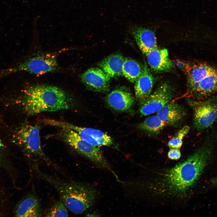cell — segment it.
<instances>
[{"mask_svg": "<svg viewBox=\"0 0 217 217\" xmlns=\"http://www.w3.org/2000/svg\"><path fill=\"white\" fill-rule=\"evenodd\" d=\"M217 139V132L211 133L203 145L186 160L168 171L165 181L169 190L183 193L194 185L211 160Z\"/></svg>", "mask_w": 217, "mask_h": 217, "instance_id": "cell-1", "label": "cell"}, {"mask_svg": "<svg viewBox=\"0 0 217 217\" xmlns=\"http://www.w3.org/2000/svg\"><path fill=\"white\" fill-rule=\"evenodd\" d=\"M19 102L28 115L70 109L74 106L72 98L64 90L46 84L35 85L26 88L22 92Z\"/></svg>", "mask_w": 217, "mask_h": 217, "instance_id": "cell-2", "label": "cell"}, {"mask_svg": "<svg viewBox=\"0 0 217 217\" xmlns=\"http://www.w3.org/2000/svg\"><path fill=\"white\" fill-rule=\"evenodd\" d=\"M35 169L40 177L55 188L61 200L72 212L83 213L94 204L96 193L91 186L79 182L61 181L43 173L36 166Z\"/></svg>", "mask_w": 217, "mask_h": 217, "instance_id": "cell-3", "label": "cell"}, {"mask_svg": "<svg viewBox=\"0 0 217 217\" xmlns=\"http://www.w3.org/2000/svg\"><path fill=\"white\" fill-rule=\"evenodd\" d=\"M57 55L55 53L36 54L14 67L5 71L1 75L18 71H25L38 75L53 72L58 69Z\"/></svg>", "mask_w": 217, "mask_h": 217, "instance_id": "cell-4", "label": "cell"}, {"mask_svg": "<svg viewBox=\"0 0 217 217\" xmlns=\"http://www.w3.org/2000/svg\"><path fill=\"white\" fill-rule=\"evenodd\" d=\"M61 128V137L68 145L99 167L111 170L108 163L98 147L86 141L72 130Z\"/></svg>", "mask_w": 217, "mask_h": 217, "instance_id": "cell-5", "label": "cell"}, {"mask_svg": "<svg viewBox=\"0 0 217 217\" xmlns=\"http://www.w3.org/2000/svg\"><path fill=\"white\" fill-rule=\"evenodd\" d=\"M14 138L16 143L28 156L46 159L41 147L39 128L37 125H22L16 130Z\"/></svg>", "mask_w": 217, "mask_h": 217, "instance_id": "cell-6", "label": "cell"}, {"mask_svg": "<svg viewBox=\"0 0 217 217\" xmlns=\"http://www.w3.org/2000/svg\"><path fill=\"white\" fill-rule=\"evenodd\" d=\"M193 111V124L198 131H203L217 121V97L202 100L188 101Z\"/></svg>", "mask_w": 217, "mask_h": 217, "instance_id": "cell-7", "label": "cell"}, {"mask_svg": "<svg viewBox=\"0 0 217 217\" xmlns=\"http://www.w3.org/2000/svg\"><path fill=\"white\" fill-rule=\"evenodd\" d=\"M43 121L46 124L72 130L77 132L83 139L94 146L97 147L110 146L113 144L111 137L99 130L79 127L70 123L54 119H46Z\"/></svg>", "mask_w": 217, "mask_h": 217, "instance_id": "cell-8", "label": "cell"}, {"mask_svg": "<svg viewBox=\"0 0 217 217\" xmlns=\"http://www.w3.org/2000/svg\"><path fill=\"white\" fill-rule=\"evenodd\" d=\"M173 96V91L170 85L167 83H162L152 94L140 101V114L146 116L157 112L170 102Z\"/></svg>", "mask_w": 217, "mask_h": 217, "instance_id": "cell-9", "label": "cell"}, {"mask_svg": "<svg viewBox=\"0 0 217 217\" xmlns=\"http://www.w3.org/2000/svg\"><path fill=\"white\" fill-rule=\"evenodd\" d=\"M81 78L84 84L92 90L104 92L109 90L110 77L101 69H89L82 74Z\"/></svg>", "mask_w": 217, "mask_h": 217, "instance_id": "cell-10", "label": "cell"}, {"mask_svg": "<svg viewBox=\"0 0 217 217\" xmlns=\"http://www.w3.org/2000/svg\"><path fill=\"white\" fill-rule=\"evenodd\" d=\"M130 31L140 49L144 55L157 48L155 34L151 28L133 25L131 26Z\"/></svg>", "mask_w": 217, "mask_h": 217, "instance_id": "cell-11", "label": "cell"}, {"mask_svg": "<svg viewBox=\"0 0 217 217\" xmlns=\"http://www.w3.org/2000/svg\"><path fill=\"white\" fill-rule=\"evenodd\" d=\"M16 217H36L42 216V211L40 204L36 196L29 194L20 200L13 211Z\"/></svg>", "mask_w": 217, "mask_h": 217, "instance_id": "cell-12", "label": "cell"}, {"mask_svg": "<svg viewBox=\"0 0 217 217\" xmlns=\"http://www.w3.org/2000/svg\"><path fill=\"white\" fill-rule=\"evenodd\" d=\"M148 64L151 69L157 72H168L172 69L174 65L168 57V50L157 48L145 55Z\"/></svg>", "mask_w": 217, "mask_h": 217, "instance_id": "cell-13", "label": "cell"}, {"mask_svg": "<svg viewBox=\"0 0 217 217\" xmlns=\"http://www.w3.org/2000/svg\"><path fill=\"white\" fill-rule=\"evenodd\" d=\"M156 115L166 125L176 127L183 120L186 112L180 105L170 102L159 110Z\"/></svg>", "mask_w": 217, "mask_h": 217, "instance_id": "cell-14", "label": "cell"}, {"mask_svg": "<svg viewBox=\"0 0 217 217\" xmlns=\"http://www.w3.org/2000/svg\"><path fill=\"white\" fill-rule=\"evenodd\" d=\"M191 95L194 98H204L217 92V69L203 77L189 87Z\"/></svg>", "mask_w": 217, "mask_h": 217, "instance_id": "cell-15", "label": "cell"}, {"mask_svg": "<svg viewBox=\"0 0 217 217\" xmlns=\"http://www.w3.org/2000/svg\"><path fill=\"white\" fill-rule=\"evenodd\" d=\"M106 102L112 108L118 111H124L131 108L134 102V98L128 92L115 90L107 96Z\"/></svg>", "mask_w": 217, "mask_h": 217, "instance_id": "cell-16", "label": "cell"}, {"mask_svg": "<svg viewBox=\"0 0 217 217\" xmlns=\"http://www.w3.org/2000/svg\"><path fill=\"white\" fill-rule=\"evenodd\" d=\"M154 83V77L145 64L142 73L135 82L137 99L140 101L148 96L151 94Z\"/></svg>", "mask_w": 217, "mask_h": 217, "instance_id": "cell-17", "label": "cell"}, {"mask_svg": "<svg viewBox=\"0 0 217 217\" xmlns=\"http://www.w3.org/2000/svg\"><path fill=\"white\" fill-rule=\"evenodd\" d=\"M124 61L121 54H113L104 58L99 66L110 78L117 77L122 75Z\"/></svg>", "mask_w": 217, "mask_h": 217, "instance_id": "cell-18", "label": "cell"}, {"mask_svg": "<svg viewBox=\"0 0 217 217\" xmlns=\"http://www.w3.org/2000/svg\"><path fill=\"white\" fill-rule=\"evenodd\" d=\"M217 68L204 63L188 64L186 71L189 88L198 83L207 75L214 71Z\"/></svg>", "mask_w": 217, "mask_h": 217, "instance_id": "cell-19", "label": "cell"}, {"mask_svg": "<svg viewBox=\"0 0 217 217\" xmlns=\"http://www.w3.org/2000/svg\"><path fill=\"white\" fill-rule=\"evenodd\" d=\"M0 145V214L8 208L10 205V200L7 189L2 182L1 175L2 171L7 169L8 162L3 154Z\"/></svg>", "mask_w": 217, "mask_h": 217, "instance_id": "cell-20", "label": "cell"}, {"mask_svg": "<svg viewBox=\"0 0 217 217\" xmlns=\"http://www.w3.org/2000/svg\"><path fill=\"white\" fill-rule=\"evenodd\" d=\"M143 66L137 61L130 58L124 59L122 74L131 82L135 83L142 73Z\"/></svg>", "mask_w": 217, "mask_h": 217, "instance_id": "cell-21", "label": "cell"}, {"mask_svg": "<svg viewBox=\"0 0 217 217\" xmlns=\"http://www.w3.org/2000/svg\"><path fill=\"white\" fill-rule=\"evenodd\" d=\"M166 125L156 115L149 116L138 125L139 130L152 135L159 134Z\"/></svg>", "mask_w": 217, "mask_h": 217, "instance_id": "cell-22", "label": "cell"}, {"mask_svg": "<svg viewBox=\"0 0 217 217\" xmlns=\"http://www.w3.org/2000/svg\"><path fill=\"white\" fill-rule=\"evenodd\" d=\"M67 208L61 200L55 202L46 214L47 217H67L68 216Z\"/></svg>", "mask_w": 217, "mask_h": 217, "instance_id": "cell-23", "label": "cell"}, {"mask_svg": "<svg viewBox=\"0 0 217 217\" xmlns=\"http://www.w3.org/2000/svg\"><path fill=\"white\" fill-rule=\"evenodd\" d=\"M190 130V127L187 125L184 126L173 137L171 138L168 143L170 148L179 149L183 143V140Z\"/></svg>", "mask_w": 217, "mask_h": 217, "instance_id": "cell-24", "label": "cell"}, {"mask_svg": "<svg viewBox=\"0 0 217 217\" xmlns=\"http://www.w3.org/2000/svg\"><path fill=\"white\" fill-rule=\"evenodd\" d=\"M168 155L170 159L177 160L180 158L181 153L179 149L171 148L168 152Z\"/></svg>", "mask_w": 217, "mask_h": 217, "instance_id": "cell-25", "label": "cell"}, {"mask_svg": "<svg viewBox=\"0 0 217 217\" xmlns=\"http://www.w3.org/2000/svg\"><path fill=\"white\" fill-rule=\"evenodd\" d=\"M211 182L213 185L217 186V176L213 178L211 180Z\"/></svg>", "mask_w": 217, "mask_h": 217, "instance_id": "cell-26", "label": "cell"}]
</instances>
